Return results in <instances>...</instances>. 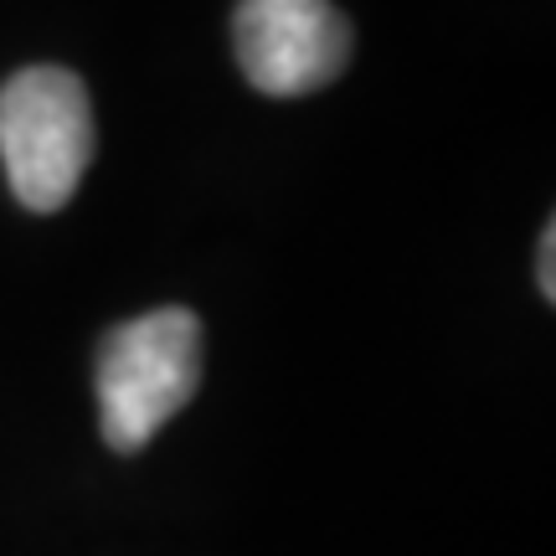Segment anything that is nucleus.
<instances>
[{
  "label": "nucleus",
  "instance_id": "1",
  "mask_svg": "<svg viewBox=\"0 0 556 556\" xmlns=\"http://www.w3.org/2000/svg\"><path fill=\"white\" fill-rule=\"evenodd\" d=\"M201 387V319L150 309L99 345V428L114 454H139Z\"/></svg>",
  "mask_w": 556,
  "mask_h": 556
},
{
  "label": "nucleus",
  "instance_id": "2",
  "mask_svg": "<svg viewBox=\"0 0 556 556\" xmlns=\"http://www.w3.org/2000/svg\"><path fill=\"white\" fill-rule=\"evenodd\" d=\"M0 160L26 212H62L93 160L88 88L67 67H21L0 88Z\"/></svg>",
  "mask_w": 556,
  "mask_h": 556
},
{
  "label": "nucleus",
  "instance_id": "3",
  "mask_svg": "<svg viewBox=\"0 0 556 556\" xmlns=\"http://www.w3.org/2000/svg\"><path fill=\"white\" fill-rule=\"evenodd\" d=\"M232 47L258 93L304 99L345 73L351 26L330 0H238Z\"/></svg>",
  "mask_w": 556,
  "mask_h": 556
},
{
  "label": "nucleus",
  "instance_id": "4",
  "mask_svg": "<svg viewBox=\"0 0 556 556\" xmlns=\"http://www.w3.org/2000/svg\"><path fill=\"white\" fill-rule=\"evenodd\" d=\"M552 253H556V227H552V222H546V232H541V294H546V299H556Z\"/></svg>",
  "mask_w": 556,
  "mask_h": 556
}]
</instances>
